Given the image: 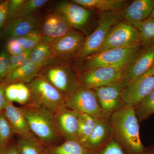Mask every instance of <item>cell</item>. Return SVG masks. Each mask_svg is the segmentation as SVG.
Masks as SVG:
<instances>
[{
    "instance_id": "obj_36",
    "label": "cell",
    "mask_w": 154,
    "mask_h": 154,
    "mask_svg": "<svg viewBox=\"0 0 154 154\" xmlns=\"http://www.w3.org/2000/svg\"><path fill=\"white\" fill-rule=\"evenodd\" d=\"M32 49L26 51L22 54L16 56L10 55V66L9 74L14 71L15 69L20 66L25 60L28 59L30 56V53Z\"/></svg>"
},
{
    "instance_id": "obj_3",
    "label": "cell",
    "mask_w": 154,
    "mask_h": 154,
    "mask_svg": "<svg viewBox=\"0 0 154 154\" xmlns=\"http://www.w3.org/2000/svg\"><path fill=\"white\" fill-rule=\"evenodd\" d=\"M54 59L42 68L38 75L43 77L65 97L80 87L78 73L69 63Z\"/></svg>"
},
{
    "instance_id": "obj_8",
    "label": "cell",
    "mask_w": 154,
    "mask_h": 154,
    "mask_svg": "<svg viewBox=\"0 0 154 154\" xmlns=\"http://www.w3.org/2000/svg\"><path fill=\"white\" fill-rule=\"evenodd\" d=\"M123 20L122 11L102 12L98 26L86 37L82 51L77 57L83 60L94 54L104 42L110 29Z\"/></svg>"
},
{
    "instance_id": "obj_25",
    "label": "cell",
    "mask_w": 154,
    "mask_h": 154,
    "mask_svg": "<svg viewBox=\"0 0 154 154\" xmlns=\"http://www.w3.org/2000/svg\"><path fill=\"white\" fill-rule=\"evenodd\" d=\"M29 59L36 66L41 69L54 58L49 42L41 40L30 53Z\"/></svg>"
},
{
    "instance_id": "obj_14",
    "label": "cell",
    "mask_w": 154,
    "mask_h": 154,
    "mask_svg": "<svg viewBox=\"0 0 154 154\" xmlns=\"http://www.w3.org/2000/svg\"><path fill=\"white\" fill-rule=\"evenodd\" d=\"M72 29L63 15L56 10L46 16L39 30L42 40L50 43L65 35Z\"/></svg>"
},
{
    "instance_id": "obj_2",
    "label": "cell",
    "mask_w": 154,
    "mask_h": 154,
    "mask_svg": "<svg viewBox=\"0 0 154 154\" xmlns=\"http://www.w3.org/2000/svg\"><path fill=\"white\" fill-rule=\"evenodd\" d=\"M28 121L31 132L46 147L57 145L61 142L57 130L54 114L34 106L20 107Z\"/></svg>"
},
{
    "instance_id": "obj_7",
    "label": "cell",
    "mask_w": 154,
    "mask_h": 154,
    "mask_svg": "<svg viewBox=\"0 0 154 154\" xmlns=\"http://www.w3.org/2000/svg\"><path fill=\"white\" fill-rule=\"evenodd\" d=\"M142 38L137 29L123 20L110 29L104 42L94 54L112 48L142 46Z\"/></svg>"
},
{
    "instance_id": "obj_41",
    "label": "cell",
    "mask_w": 154,
    "mask_h": 154,
    "mask_svg": "<svg viewBox=\"0 0 154 154\" xmlns=\"http://www.w3.org/2000/svg\"><path fill=\"white\" fill-rule=\"evenodd\" d=\"M145 154H154V145L146 148Z\"/></svg>"
},
{
    "instance_id": "obj_22",
    "label": "cell",
    "mask_w": 154,
    "mask_h": 154,
    "mask_svg": "<svg viewBox=\"0 0 154 154\" xmlns=\"http://www.w3.org/2000/svg\"><path fill=\"white\" fill-rule=\"evenodd\" d=\"M72 2L88 9L101 12L121 11L128 4L125 0H72Z\"/></svg>"
},
{
    "instance_id": "obj_17",
    "label": "cell",
    "mask_w": 154,
    "mask_h": 154,
    "mask_svg": "<svg viewBox=\"0 0 154 154\" xmlns=\"http://www.w3.org/2000/svg\"><path fill=\"white\" fill-rule=\"evenodd\" d=\"M112 138L113 133L109 119L100 118L83 145L88 150L95 151L102 148Z\"/></svg>"
},
{
    "instance_id": "obj_34",
    "label": "cell",
    "mask_w": 154,
    "mask_h": 154,
    "mask_svg": "<svg viewBox=\"0 0 154 154\" xmlns=\"http://www.w3.org/2000/svg\"><path fill=\"white\" fill-rule=\"evenodd\" d=\"M25 0H11L9 1L8 11V23L11 22L18 17Z\"/></svg>"
},
{
    "instance_id": "obj_38",
    "label": "cell",
    "mask_w": 154,
    "mask_h": 154,
    "mask_svg": "<svg viewBox=\"0 0 154 154\" xmlns=\"http://www.w3.org/2000/svg\"><path fill=\"white\" fill-rule=\"evenodd\" d=\"M0 154H19L17 143L13 140L9 143L0 146Z\"/></svg>"
},
{
    "instance_id": "obj_5",
    "label": "cell",
    "mask_w": 154,
    "mask_h": 154,
    "mask_svg": "<svg viewBox=\"0 0 154 154\" xmlns=\"http://www.w3.org/2000/svg\"><path fill=\"white\" fill-rule=\"evenodd\" d=\"M30 93L29 106L41 107L54 114L65 106V97L48 82L38 75L27 84Z\"/></svg>"
},
{
    "instance_id": "obj_10",
    "label": "cell",
    "mask_w": 154,
    "mask_h": 154,
    "mask_svg": "<svg viewBox=\"0 0 154 154\" xmlns=\"http://www.w3.org/2000/svg\"><path fill=\"white\" fill-rule=\"evenodd\" d=\"M154 89V66L123 88L122 94L125 105L135 108Z\"/></svg>"
},
{
    "instance_id": "obj_13",
    "label": "cell",
    "mask_w": 154,
    "mask_h": 154,
    "mask_svg": "<svg viewBox=\"0 0 154 154\" xmlns=\"http://www.w3.org/2000/svg\"><path fill=\"white\" fill-rule=\"evenodd\" d=\"M80 113L65 105L54 114L56 127L61 138L64 141H77Z\"/></svg>"
},
{
    "instance_id": "obj_20",
    "label": "cell",
    "mask_w": 154,
    "mask_h": 154,
    "mask_svg": "<svg viewBox=\"0 0 154 154\" xmlns=\"http://www.w3.org/2000/svg\"><path fill=\"white\" fill-rule=\"evenodd\" d=\"M3 112L14 134L19 137L33 134L20 107H16L13 105V103L7 102Z\"/></svg>"
},
{
    "instance_id": "obj_39",
    "label": "cell",
    "mask_w": 154,
    "mask_h": 154,
    "mask_svg": "<svg viewBox=\"0 0 154 154\" xmlns=\"http://www.w3.org/2000/svg\"><path fill=\"white\" fill-rule=\"evenodd\" d=\"M9 1H0V28L3 27L8 19Z\"/></svg>"
},
{
    "instance_id": "obj_30",
    "label": "cell",
    "mask_w": 154,
    "mask_h": 154,
    "mask_svg": "<svg viewBox=\"0 0 154 154\" xmlns=\"http://www.w3.org/2000/svg\"><path fill=\"white\" fill-rule=\"evenodd\" d=\"M15 135L4 112H0V146L12 141Z\"/></svg>"
},
{
    "instance_id": "obj_1",
    "label": "cell",
    "mask_w": 154,
    "mask_h": 154,
    "mask_svg": "<svg viewBox=\"0 0 154 154\" xmlns=\"http://www.w3.org/2000/svg\"><path fill=\"white\" fill-rule=\"evenodd\" d=\"M113 138L125 154H145L140 140L139 126L134 108L126 105L109 119Z\"/></svg>"
},
{
    "instance_id": "obj_31",
    "label": "cell",
    "mask_w": 154,
    "mask_h": 154,
    "mask_svg": "<svg viewBox=\"0 0 154 154\" xmlns=\"http://www.w3.org/2000/svg\"><path fill=\"white\" fill-rule=\"evenodd\" d=\"M17 38L25 51L33 49L42 40L39 29L34 30L26 36Z\"/></svg>"
},
{
    "instance_id": "obj_35",
    "label": "cell",
    "mask_w": 154,
    "mask_h": 154,
    "mask_svg": "<svg viewBox=\"0 0 154 154\" xmlns=\"http://www.w3.org/2000/svg\"><path fill=\"white\" fill-rule=\"evenodd\" d=\"M10 66V55L6 51H2L0 53V82L8 74Z\"/></svg>"
},
{
    "instance_id": "obj_28",
    "label": "cell",
    "mask_w": 154,
    "mask_h": 154,
    "mask_svg": "<svg viewBox=\"0 0 154 154\" xmlns=\"http://www.w3.org/2000/svg\"><path fill=\"white\" fill-rule=\"evenodd\" d=\"M139 123L154 114V89L134 108Z\"/></svg>"
},
{
    "instance_id": "obj_6",
    "label": "cell",
    "mask_w": 154,
    "mask_h": 154,
    "mask_svg": "<svg viewBox=\"0 0 154 154\" xmlns=\"http://www.w3.org/2000/svg\"><path fill=\"white\" fill-rule=\"evenodd\" d=\"M127 67H101L83 71L78 73L80 86L93 90L105 86L123 85Z\"/></svg>"
},
{
    "instance_id": "obj_40",
    "label": "cell",
    "mask_w": 154,
    "mask_h": 154,
    "mask_svg": "<svg viewBox=\"0 0 154 154\" xmlns=\"http://www.w3.org/2000/svg\"><path fill=\"white\" fill-rule=\"evenodd\" d=\"M6 86L0 83V112H3L5 105L6 101L5 96V90Z\"/></svg>"
},
{
    "instance_id": "obj_9",
    "label": "cell",
    "mask_w": 154,
    "mask_h": 154,
    "mask_svg": "<svg viewBox=\"0 0 154 154\" xmlns=\"http://www.w3.org/2000/svg\"><path fill=\"white\" fill-rule=\"evenodd\" d=\"M65 105L80 113L104 118L96 93L94 90L80 86L65 97Z\"/></svg>"
},
{
    "instance_id": "obj_32",
    "label": "cell",
    "mask_w": 154,
    "mask_h": 154,
    "mask_svg": "<svg viewBox=\"0 0 154 154\" xmlns=\"http://www.w3.org/2000/svg\"><path fill=\"white\" fill-rule=\"evenodd\" d=\"M48 2L47 0H25L17 17L33 14L34 12L41 9Z\"/></svg>"
},
{
    "instance_id": "obj_16",
    "label": "cell",
    "mask_w": 154,
    "mask_h": 154,
    "mask_svg": "<svg viewBox=\"0 0 154 154\" xmlns=\"http://www.w3.org/2000/svg\"><path fill=\"white\" fill-rule=\"evenodd\" d=\"M57 10L63 15L72 28L78 30L88 25L92 11L71 1L61 4Z\"/></svg>"
},
{
    "instance_id": "obj_29",
    "label": "cell",
    "mask_w": 154,
    "mask_h": 154,
    "mask_svg": "<svg viewBox=\"0 0 154 154\" xmlns=\"http://www.w3.org/2000/svg\"><path fill=\"white\" fill-rule=\"evenodd\" d=\"M140 33L142 38V46L146 47L154 44V20L148 19L132 25Z\"/></svg>"
},
{
    "instance_id": "obj_12",
    "label": "cell",
    "mask_w": 154,
    "mask_h": 154,
    "mask_svg": "<svg viewBox=\"0 0 154 154\" xmlns=\"http://www.w3.org/2000/svg\"><path fill=\"white\" fill-rule=\"evenodd\" d=\"M123 89V85H119L93 89L96 93L104 118L109 119L112 114L126 106L122 97Z\"/></svg>"
},
{
    "instance_id": "obj_21",
    "label": "cell",
    "mask_w": 154,
    "mask_h": 154,
    "mask_svg": "<svg viewBox=\"0 0 154 154\" xmlns=\"http://www.w3.org/2000/svg\"><path fill=\"white\" fill-rule=\"evenodd\" d=\"M40 69H41L32 63L28 58L20 66L10 73L0 83L6 86L15 83L27 85L38 76Z\"/></svg>"
},
{
    "instance_id": "obj_11",
    "label": "cell",
    "mask_w": 154,
    "mask_h": 154,
    "mask_svg": "<svg viewBox=\"0 0 154 154\" xmlns=\"http://www.w3.org/2000/svg\"><path fill=\"white\" fill-rule=\"evenodd\" d=\"M85 38L82 32L72 28L65 35L50 42L54 57L67 60L78 57Z\"/></svg>"
},
{
    "instance_id": "obj_27",
    "label": "cell",
    "mask_w": 154,
    "mask_h": 154,
    "mask_svg": "<svg viewBox=\"0 0 154 154\" xmlns=\"http://www.w3.org/2000/svg\"><path fill=\"white\" fill-rule=\"evenodd\" d=\"M99 119L90 114L80 113L77 137L78 142L82 144L85 143L93 132Z\"/></svg>"
},
{
    "instance_id": "obj_23",
    "label": "cell",
    "mask_w": 154,
    "mask_h": 154,
    "mask_svg": "<svg viewBox=\"0 0 154 154\" xmlns=\"http://www.w3.org/2000/svg\"><path fill=\"white\" fill-rule=\"evenodd\" d=\"M5 96L7 102H17L22 106H29L30 102V93L26 84L15 83L6 86Z\"/></svg>"
},
{
    "instance_id": "obj_4",
    "label": "cell",
    "mask_w": 154,
    "mask_h": 154,
    "mask_svg": "<svg viewBox=\"0 0 154 154\" xmlns=\"http://www.w3.org/2000/svg\"><path fill=\"white\" fill-rule=\"evenodd\" d=\"M142 48H118L94 54L82 60H84L82 68L86 71L101 67L128 66L140 53Z\"/></svg>"
},
{
    "instance_id": "obj_26",
    "label": "cell",
    "mask_w": 154,
    "mask_h": 154,
    "mask_svg": "<svg viewBox=\"0 0 154 154\" xmlns=\"http://www.w3.org/2000/svg\"><path fill=\"white\" fill-rule=\"evenodd\" d=\"M90 151L77 140L64 141L57 145L47 147L46 154H89Z\"/></svg>"
},
{
    "instance_id": "obj_42",
    "label": "cell",
    "mask_w": 154,
    "mask_h": 154,
    "mask_svg": "<svg viewBox=\"0 0 154 154\" xmlns=\"http://www.w3.org/2000/svg\"><path fill=\"white\" fill-rule=\"evenodd\" d=\"M148 19H154V7L152 11L151 14L149 17Z\"/></svg>"
},
{
    "instance_id": "obj_18",
    "label": "cell",
    "mask_w": 154,
    "mask_h": 154,
    "mask_svg": "<svg viewBox=\"0 0 154 154\" xmlns=\"http://www.w3.org/2000/svg\"><path fill=\"white\" fill-rule=\"evenodd\" d=\"M38 19L33 14L17 17L7 23L3 31V36L9 39L20 38L38 30Z\"/></svg>"
},
{
    "instance_id": "obj_15",
    "label": "cell",
    "mask_w": 154,
    "mask_h": 154,
    "mask_svg": "<svg viewBox=\"0 0 154 154\" xmlns=\"http://www.w3.org/2000/svg\"><path fill=\"white\" fill-rule=\"evenodd\" d=\"M154 66V44L143 49L135 59L127 67L123 79V88Z\"/></svg>"
},
{
    "instance_id": "obj_24",
    "label": "cell",
    "mask_w": 154,
    "mask_h": 154,
    "mask_svg": "<svg viewBox=\"0 0 154 154\" xmlns=\"http://www.w3.org/2000/svg\"><path fill=\"white\" fill-rule=\"evenodd\" d=\"M17 143L19 154H46L47 147L33 134L19 137Z\"/></svg>"
},
{
    "instance_id": "obj_33",
    "label": "cell",
    "mask_w": 154,
    "mask_h": 154,
    "mask_svg": "<svg viewBox=\"0 0 154 154\" xmlns=\"http://www.w3.org/2000/svg\"><path fill=\"white\" fill-rule=\"evenodd\" d=\"M89 154H125L114 139L112 138L102 148L95 151H90Z\"/></svg>"
},
{
    "instance_id": "obj_37",
    "label": "cell",
    "mask_w": 154,
    "mask_h": 154,
    "mask_svg": "<svg viewBox=\"0 0 154 154\" xmlns=\"http://www.w3.org/2000/svg\"><path fill=\"white\" fill-rule=\"evenodd\" d=\"M6 48L7 52L11 56L19 55L25 51L17 38L9 39L6 45Z\"/></svg>"
},
{
    "instance_id": "obj_19",
    "label": "cell",
    "mask_w": 154,
    "mask_h": 154,
    "mask_svg": "<svg viewBox=\"0 0 154 154\" xmlns=\"http://www.w3.org/2000/svg\"><path fill=\"white\" fill-rule=\"evenodd\" d=\"M154 7V0L133 1L122 11L123 20L131 25L148 19Z\"/></svg>"
}]
</instances>
